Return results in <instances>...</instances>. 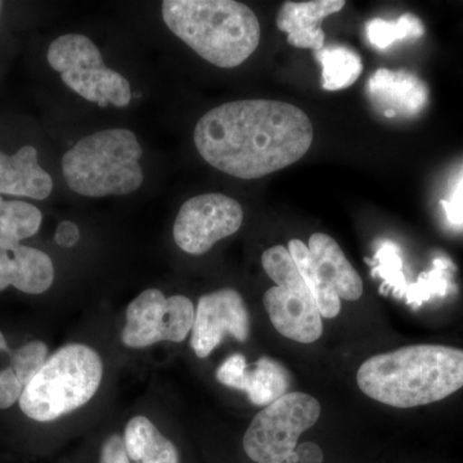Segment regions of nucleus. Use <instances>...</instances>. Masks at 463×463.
<instances>
[{
  "label": "nucleus",
  "instance_id": "f257e3e1",
  "mask_svg": "<svg viewBox=\"0 0 463 463\" xmlns=\"http://www.w3.org/2000/svg\"><path fill=\"white\" fill-rule=\"evenodd\" d=\"M201 157L234 178H263L300 160L313 142L303 109L281 100L241 99L210 109L194 128Z\"/></svg>",
  "mask_w": 463,
  "mask_h": 463
},
{
  "label": "nucleus",
  "instance_id": "f03ea898",
  "mask_svg": "<svg viewBox=\"0 0 463 463\" xmlns=\"http://www.w3.org/2000/svg\"><path fill=\"white\" fill-rule=\"evenodd\" d=\"M367 397L394 408L443 401L463 388V350L412 345L371 356L356 373Z\"/></svg>",
  "mask_w": 463,
  "mask_h": 463
},
{
  "label": "nucleus",
  "instance_id": "7ed1b4c3",
  "mask_svg": "<svg viewBox=\"0 0 463 463\" xmlns=\"http://www.w3.org/2000/svg\"><path fill=\"white\" fill-rule=\"evenodd\" d=\"M163 18L174 35L222 69L242 65L260 42L257 14L233 0H166Z\"/></svg>",
  "mask_w": 463,
  "mask_h": 463
},
{
  "label": "nucleus",
  "instance_id": "20e7f679",
  "mask_svg": "<svg viewBox=\"0 0 463 463\" xmlns=\"http://www.w3.org/2000/svg\"><path fill=\"white\" fill-rule=\"evenodd\" d=\"M143 149L129 129H106L84 137L63 155L67 185L87 197L123 196L141 187Z\"/></svg>",
  "mask_w": 463,
  "mask_h": 463
},
{
  "label": "nucleus",
  "instance_id": "39448f33",
  "mask_svg": "<svg viewBox=\"0 0 463 463\" xmlns=\"http://www.w3.org/2000/svg\"><path fill=\"white\" fill-rule=\"evenodd\" d=\"M102 377L99 353L84 344H69L53 353L24 389L21 411L33 421H56L87 404Z\"/></svg>",
  "mask_w": 463,
  "mask_h": 463
},
{
  "label": "nucleus",
  "instance_id": "423d86ee",
  "mask_svg": "<svg viewBox=\"0 0 463 463\" xmlns=\"http://www.w3.org/2000/svg\"><path fill=\"white\" fill-rule=\"evenodd\" d=\"M47 58L70 90L99 108L124 109L133 99L129 81L103 63L102 53L88 36H60L48 48Z\"/></svg>",
  "mask_w": 463,
  "mask_h": 463
},
{
  "label": "nucleus",
  "instance_id": "0eeeda50",
  "mask_svg": "<svg viewBox=\"0 0 463 463\" xmlns=\"http://www.w3.org/2000/svg\"><path fill=\"white\" fill-rule=\"evenodd\" d=\"M319 416L321 404L315 397L288 392L254 417L243 437V449L258 463H298V438Z\"/></svg>",
  "mask_w": 463,
  "mask_h": 463
},
{
  "label": "nucleus",
  "instance_id": "6e6552de",
  "mask_svg": "<svg viewBox=\"0 0 463 463\" xmlns=\"http://www.w3.org/2000/svg\"><path fill=\"white\" fill-rule=\"evenodd\" d=\"M194 307L182 295L166 298L160 289L139 294L127 309L121 340L128 347L142 349L160 343H182L192 331Z\"/></svg>",
  "mask_w": 463,
  "mask_h": 463
},
{
  "label": "nucleus",
  "instance_id": "1a4fd4ad",
  "mask_svg": "<svg viewBox=\"0 0 463 463\" xmlns=\"http://www.w3.org/2000/svg\"><path fill=\"white\" fill-rule=\"evenodd\" d=\"M243 210L239 201L222 194H205L183 203L173 227L174 241L190 255H203L216 242L240 230Z\"/></svg>",
  "mask_w": 463,
  "mask_h": 463
},
{
  "label": "nucleus",
  "instance_id": "9d476101",
  "mask_svg": "<svg viewBox=\"0 0 463 463\" xmlns=\"http://www.w3.org/2000/svg\"><path fill=\"white\" fill-rule=\"evenodd\" d=\"M249 335L248 307L240 292L223 288L201 297L191 331V346L199 358L212 354L224 337L243 343Z\"/></svg>",
  "mask_w": 463,
  "mask_h": 463
},
{
  "label": "nucleus",
  "instance_id": "9b49d317",
  "mask_svg": "<svg viewBox=\"0 0 463 463\" xmlns=\"http://www.w3.org/2000/svg\"><path fill=\"white\" fill-rule=\"evenodd\" d=\"M265 310L282 336L301 344H312L323 334L321 310L306 282L274 286L264 295Z\"/></svg>",
  "mask_w": 463,
  "mask_h": 463
},
{
  "label": "nucleus",
  "instance_id": "f8f14e48",
  "mask_svg": "<svg viewBox=\"0 0 463 463\" xmlns=\"http://www.w3.org/2000/svg\"><path fill=\"white\" fill-rule=\"evenodd\" d=\"M367 94L374 108L389 118L420 114L429 99L421 79L404 70H377L368 80Z\"/></svg>",
  "mask_w": 463,
  "mask_h": 463
},
{
  "label": "nucleus",
  "instance_id": "ddd939ff",
  "mask_svg": "<svg viewBox=\"0 0 463 463\" xmlns=\"http://www.w3.org/2000/svg\"><path fill=\"white\" fill-rule=\"evenodd\" d=\"M344 5L343 0L286 2L277 14V27L288 33V42L294 47L318 52L325 47L322 21Z\"/></svg>",
  "mask_w": 463,
  "mask_h": 463
},
{
  "label": "nucleus",
  "instance_id": "4468645a",
  "mask_svg": "<svg viewBox=\"0 0 463 463\" xmlns=\"http://www.w3.org/2000/svg\"><path fill=\"white\" fill-rule=\"evenodd\" d=\"M53 279V261L45 252L21 243L12 249L0 245V292L14 286L39 295L51 288Z\"/></svg>",
  "mask_w": 463,
  "mask_h": 463
},
{
  "label": "nucleus",
  "instance_id": "2eb2a0df",
  "mask_svg": "<svg viewBox=\"0 0 463 463\" xmlns=\"http://www.w3.org/2000/svg\"><path fill=\"white\" fill-rule=\"evenodd\" d=\"M53 190L50 174L38 163V149L24 146L8 156L0 151V194L44 200Z\"/></svg>",
  "mask_w": 463,
  "mask_h": 463
},
{
  "label": "nucleus",
  "instance_id": "dca6fc26",
  "mask_svg": "<svg viewBox=\"0 0 463 463\" xmlns=\"http://www.w3.org/2000/svg\"><path fill=\"white\" fill-rule=\"evenodd\" d=\"M307 249L323 279L336 291L340 298L346 301L361 298L364 294V282L336 241L328 234L315 233L310 236Z\"/></svg>",
  "mask_w": 463,
  "mask_h": 463
},
{
  "label": "nucleus",
  "instance_id": "f3484780",
  "mask_svg": "<svg viewBox=\"0 0 463 463\" xmlns=\"http://www.w3.org/2000/svg\"><path fill=\"white\" fill-rule=\"evenodd\" d=\"M128 457L133 463H179L176 447L164 437L147 417L136 416L124 432Z\"/></svg>",
  "mask_w": 463,
  "mask_h": 463
},
{
  "label": "nucleus",
  "instance_id": "a211bd4d",
  "mask_svg": "<svg viewBox=\"0 0 463 463\" xmlns=\"http://www.w3.org/2000/svg\"><path fill=\"white\" fill-rule=\"evenodd\" d=\"M288 386L286 368L279 362L263 356L254 364H248L236 390L245 392L252 404L267 407L288 394Z\"/></svg>",
  "mask_w": 463,
  "mask_h": 463
},
{
  "label": "nucleus",
  "instance_id": "6ab92c4d",
  "mask_svg": "<svg viewBox=\"0 0 463 463\" xmlns=\"http://www.w3.org/2000/svg\"><path fill=\"white\" fill-rule=\"evenodd\" d=\"M289 254L298 265V272L303 277L307 289L315 298L317 306L325 318H335L341 312V298L334 288L323 279L321 272L310 255L307 245L300 240H291L288 242Z\"/></svg>",
  "mask_w": 463,
  "mask_h": 463
},
{
  "label": "nucleus",
  "instance_id": "aec40b11",
  "mask_svg": "<svg viewBox=\"0 0 463 463\" xmlns=\"http://www.w3.org/2000/svg\"><path fill=\"white\" fill-rule=\"evenodd\" d=\"M42 219L41 210L33 203L0 197V245L16 248L20 241L38 233Z\"/></svg>",
  "mask_w": 463,
  "mask_h": 463
},
{
  "label": "nucleus",
  "instance_id": "412c9836",
  "mask_svg": "<svg viewBox=\"0 0 463 463\" xmlns=\"http://www.w3.org/2000/svg\"><path fill=\"white\" fill-rule=\"evenodd\" d=\"M315 53L322 65L323 90H345L354 84L364 71L361 57L350 48L331 45Z\"/></svg>",
  "mask_w": 463,
  "mask_h": 463
},
{
  "label": "nucleus",
  "instance_id": "4be33fe9",
  "mask_svg": "<svg viewBox=\"0 0 463 463\" xmlns=\"http://www.w3.org/2000/svg\"><path fill=\"white\" fill-rule=\"evenodd\" d=\"M425 29L421 21L413 14H403L397 21L373 18L365 25L368 42L377 50H385L392 43L407 38H420Z\"/></svg>",
  "mask_w": 463,
  "mask_h": 463
},
{
  "label": "nucleus",
  "instance_id": "5701e85b",
  "mask_svg": "<svg viewBox=\"0 0 463 463\" xmlns=\"http://www.w3.org/2000/svg\"><path fill=\"white\" fill-rule=\"evenodd\" d=\"M265 273L277 286L298 285L304 283L294 258L288 249L282 245L268 249L261 257Z\"/></svg>",
  "mask_w": 463,
  "mask_h": 463
},
{
  "label": "nucleus",
  "instance_id": "b1692460",
  "mask_svg": "<svg viewBox=\"0 0 463 463\" xmlns=\"http://www.w3.org/2000/svg\"><path fill=\"white\" fill-rule=\"evenodd\" d=\"M48 358V346L42 341H32L12 352V367L24 388L29 385Z\"/></svg>",
  "mask_w": 463,
  "mask_h": 463
},
{
  "label": "nucleus",
  "instance_id": "393cba45",
  "mask_svg": "<svg viewBox=\"0 0 463 463\" xmlns=\"http://www.w3.org/2000/svg\"><path fill=\"white\" fill-rule=\"evenodd\" d=\"M12 352L0 331V410H7L20 401L25 389L12 367Z\"/></svg>",
  "mask_w": 463,
  "mask_h": 463
},
{
  "label": "nucleus",
  "instance_id": "a878e982",
  "mask_svg": "<svg viewBox=\"0 0 463 463\" xmlns=\"http://www.w3.org/2000/svg\"><path fill=\"white\" fill-rule=\"evenodd\" d=\"M99 463H132L125 449L124 438L114 434L106 439L100 449Z\"/></svg>",
  "mask_w": 463,
  "mask_h": 463
},
{
  "label": "nucleus",
  "instance_id": "bb28decb",
  "mask_svg": "<svg viewBox=\"0 0 463 463\" xmlns=\"http://www.w3.org/2000/svg\"><path fill=\"white\" fill-rule=\"evenodd\" d=\"M448 221L452 224H463V178L457 184L455 192L449 200L441 201Z\"/></svg>",
  "mask_w": 463,
  "mask_h": 463
},
{
  "label": "nucleus",
  "instance_id": "cd10ccee",
  "mask_svg": "<svg viewBox=\"0 0 463 463\" xmlns=\"http://www.w3.org/2000/svg\"><path fill=\"white\" fill-rule=\"evenodd\" d=\"M54 240L61 248L71 249L80 240V231L78 225L70 221H63L58 224Z\"/></svg>",
  "mask_w": 463,
  "mask_h": 463
},
{
  "label": "nucleus",
  "instance_id": "c85d7f7f",
  "mask_svg": "<svg viewBox=\"0 0 463 463\" xmlns=\"http://www.w3.org/2000/svg\"><path fill=\"white\" fill-rule=\"evenodd\" d=\"M298 462L300 463H323V452L321 448L312 441L298 444L297 447Z\"/></svg>",
  "mask_w": 463,
  "mask_h": 463
},
{
  "label": "nucleus",
  "instance_id": "c756f323",
  "mask_svg": "<svg viewBox=\"0 0 463 463\" xmlns=\"http://www.w3.org/2000/svg\"><path fill=\"white\" fill-rule=\"evenodd\" d=\"M0 9H2V2H0Z\"/></svg>",
  "mask_w": 463,
  "mask_h": 463
}]
</instances>
